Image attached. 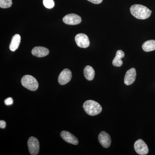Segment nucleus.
<instances>
[{"label": "nucleus", "instance_id": "nucleus-1", "mask_svg": "<svg viewBox=\"0 0 155 155\" xmlns=\"http://www.w3.org/2000/svg\"><path fill=\"white\" fill-rule=\"evenodd\" d=\"M131 14L136 18L140 19H147L150 16L152 11L145 6L140 5H134L130 8Z\"/></svg>", "mask_w": 155, "mask_h": 155}, {"label": "nucleus", "instance_id": "nucleus-2", "mask_svg": "<svg viewBox=\"0 0 155 155\" xmlns=\"http://www.w3.org/2000/svg\"><path fill=\"white\" fill-rule=\"evenodd\" d=\"M83 108L87 114L91 116L98 115L102 110V108L101 105L92 100H88L84 102Z\"/></svg>", "mask_w": 155, "mask_h": 155}, {"label": "nucleus", "instance_id": "nucleus-3", "mask_svg": "<svg viewBox=\"0 0 155 155\" xmlns=\"http://www.w3.org/2000/svg\"><path fill=\"white\" fill-rule=\"evenodd\" d=\"M21 84L25 88L35 91L38 87V83L33 76L31 75H25L21 79Z\"/></svg>", "mask_w": 155, "mask_h": 155}, {"label": "nucleus", "instance_id": "nucleus-4", "mask_svg": "<svg viewBox=\"0 0 155 155\" xmlns=\"http://www.w3.org/2000/svg\"><path fill=\"white\" fill-rule=\"evenodd\" d=\"M28 150L30 154L36 155L38 154L39 151V142L38 140L34 137H31L28 141Z\"/></svg>", "mask_w": 155, "mask_h": 155}, {"label": "nucleus", "instance_id": "nucleus-5", "mask_svg": "<svg viewBox=\"0 0 155 155\" xmlns=\"http://www.w3.org/2000/svg\"><path fill=\"white\" fill-rule=\"evenodd\" d=\"M134 149L138 154L145 155L148 153L149 149L147 146L142 139H139L134 144Z\"/></svg>", "mask_w": 155, "mask_h": 155}, {"label": "nucleus", "instance_id": "nucleus-6", "mask_svg": "<svg viewBox=\"0 0 155 155\" xmlns=\"http://www.w3.org/2000/svg\"><path fill=\"white\" fill-rule=\"evenodd\" d=\"M75 41L76 44L79 47L87 48L90 45L88 37L86 35L83 33H79L75 37Z\"/></svg>", "mask_w": 155, "mask_h": 155}, {"label": "nucleus", "instance_id": "nucleus-7", "mask_svg": "<svg viewBox=\"0 0 155 155\" xmlns=\"http://www.w3.org/2000/svg\"><path fill=\"white\" fill-rule=\"evenodd\" d=\"M72 72L69 69H64L58 77V82L61 85H65L69 82L72 78Z\"/></svg>", "mask_w": 155, "mask_h": 155}, {"label": "nucleus", "instance_id": "nucleus-8", "mask_svg": "<svg viewBox=\"0 0 155 155\" xmlns=\"http://www.w3.org/2000/svg\"><path fill=\"white\" fill-rule=\"evenodd\" d=\"M64 23L70 25H75L81 22V18L77 14H67L63 18Z\"/></svg>", "mask_w": 155, "mask_h": 155}, {"label": "nucleus", "instance_id": "nucleus-9", "mask_svg": "<svg viewBox=\"0 0 155 155\" xmlns=\"http://www.w3.org/2000/svg\"><path fill=\"white\" fill-rule=\"evenodd\" d=\"M62 138L68 143L73 145H77L78 143V139L75 136L69 131L63 130L61 133Z\"/></svg>", "mask_w": 155, "mask_h": 155}, {"label": "nucleus", "instance_id": "nucleus-10", "mask_svg": "<svg viewBox=\"0 0 155 155\" xmlns=\"http://www.w3.org/2000/svg\"><path fill=\"white\" fill-rule=\"evenodd\" d=\"M100 143L104 148H108L110 146L111 139L110 135L105 131H102L98 135Z\"/></svg>", "mask_w": 155, "mask_h": 155}, {"label": "nucleus", "instance_id": "nucleus-11", "mask_svg": "<svg viewBox=\"0 0 155 155\" xmlns=\"http://www.w3.org/2000/svg\"><path fill=\"white\" fill-rule=\"evenodd\" d=\"M136 71L135 68H132L127 70L124 78V83L126 85H129L133 84L136 78Z\"/></svg>", "mask_w": 155, "mask_h": 155}, {"label": "nucleus", "instance_id": "nucleus-12", "mask_svg": "<svg viewBox=\"0 0 155 155\" xmlns=\"http://www.w3.org/2000/svg\"><path fill=\"white\" fill-rule=\"evenodd\" d=\"M31 54L38 58H43L47 56L49 54V51L47 48L43 47H35L32 49Z\"/></svg>", "mask_w": 155, "mask_h": 155}, {"label": "nucleus", "instance_id": "nucleus-13", "mask_svg": "<svg viewBox=\"0 0 155 155\" xmlns=\"http://www.w3.org/2000/svg\"><path fill=\"white\" fill-rule=\"evenodd\" d=\"M125 57V53L122 50H118L116 53V57L113 60V65L115 67H120L123 64V61L121 59Z\"/></svg>", "mask_w": 155, "mask_h": 155}, {"label": "nucleus", "instance_id": "nucleus-14", "mask_svg": "<svg viewBox=\"0 0 155 155\" xmlns=\"http://www.w3.org/2000/svg\"><path fill=\"white\" fill-rule=\"evenodd\" d=\"M21 41V37L19 34H16L12 37L10 45V49L12 51H15L19 48Z\"/></svg>", "mask_w": 155, "mask_h": 155}, {"label": "nucleus", "instance_id": "nucleus-15", "mask_svg": "<svg viewBox=\"0 0 155 155\" xmlns=\"http://www.w3.org/2000/svg\"><path fill=\"white\" fill-rule=\"evenodd\" d=\"M84 75L87 80H92L95 76L94 69L91 66H87L84 70Z\"/></svg>", "mask_w": 155, "mask_h": 155}, {"label": "nucleus", "instance_id": "nucleus-16", "mask_svg": "<svg viewBox=\"0 0 155 155\" xmlns=\"http://www.w3.org/2000/svg\"><path fill=\"white\" fill-rule=\"evenodd\" d=\"M142 49L145 52L152 51L155 50V40H150L145 42L142 45Z\"/></svg>", "mask_w": 155, "mask_h": 155}, {"label": "nucleus", "instance_id": "nucleus-17", "mask_svg": "<svg viewBox=\"0 0 155 155\" xmlns=\"http://www.w3.org/2000/svg\"><path fill=\"white\" fill-rule=\"evenodd\" d=\"M12 0H0V8H8L12 5Z\"/></svg>", "mask_w": 155, "mask_h": 155}, {"label": "nucleus", "instance_id": "nucleus-18", "mask_svg": "<svg viewBox=\"0 0 155 155\" xmlns=\"http://www.w3.org/2000/svg\"><path fill=\"white\" fill-rule=\"evenodd\" d=\"M44 5L48 9H51L54 6V2L53 0H43Z\"/></svg>", "mask_w": 155, "mask_h": 155}, {"label": "nucleus", "instance_id": "nucleus-19", "mask_svg": "<svg viewBox=\"0 0 155 155\" xmlns=\"http://www.w3.org/2000/svg\"><path fill=\"white\" fill-rule=\"evenodd\" d=\"M5 104L7 106L11 105L13 104V100L12 98L9 97L5 101Z\"/></svg>", "mask_w": 155, "mask_h": 155}, {"label": "nucleus", "instance_id": "nucleus-20", "mask_svg": "<svg viewBox=\"0 0 155 155\" xmlns=\"http://www.w3.org/2000/svg\"><path fill=\"white\" fill-rule=\"evenodd\" d=\"M6 126V123L4 120L0 121V127L1 128H5Z\"/></svg>", "mask_w": 155, "mask_h": 155}, {"label": "nucleus", "instance_id": "nucleus-21", "mask_svg": "<svg viewBox=\"0 0 155 155\" xmlns=\"http://www.w3.org/2000/svg\"><path fill=\"white\" fill-rule=\"evenodd\" d=\"M87 1L94 4H100L103 2V0H87Z\"/></svg>", "mask_w": 155, "mask_h": 155}]
</instances>
